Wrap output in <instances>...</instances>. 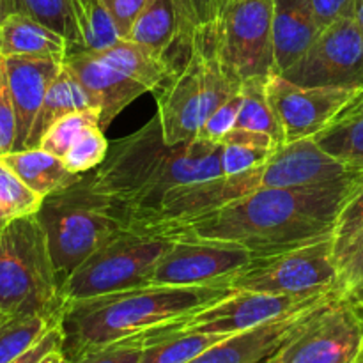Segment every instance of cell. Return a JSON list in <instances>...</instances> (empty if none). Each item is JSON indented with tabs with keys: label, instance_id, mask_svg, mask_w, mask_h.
<instances>
[{
	"label": "cell",
	"instance_id": "cell-4",
	"mask_svg": "<svg viewBox=\"0 0 363 363\" xmlns=\"http://www.w3.org/2000/svg\"><path fill=\"white\" fill-rule=\"evenodd\" d=\"M35 215L45 230L60 287L85 259L128 233L124 209L94 190L87 174L43 199Z\"/></svg>",
	"mask_w": 363,
	"mask_h": 363
},
{
	"label": "cell",
	"instance_id": "cell-16",
	"mask_svg": "<svg viewBox=\"0 0 363 363\" xmlns=\"http://www.w3.org/2000/svg\"><path fill=\"white\" fill-rule=\"evenodd\" d=\"M254 259L248 248L223 241L176 238L152 273L151 286H206L229 282Z\"/></svg>",
	"mask_w": 363,
	"mask_h": 363
},
{
	"label": "cell",
	"instance_id": "cell-20",
	"mask_svg": "<svg viewBox=\"0 0 363 363\" xmlns=\"http://www.w3.org/2000/svg\"><path fill=\"white\" fill-rule=\"evenodd\" d=\"M321 32L312 0H273V52L277 73L289 69Z\"/></svg>",
	"mask_w": 363,
	"mask_h": 363
},
{
	"label": "cell",
	"instance_id": "cell-38",
	"mask_svg": "<svg viewBox=\"0 0 363 363\" xmlns=\"http://www.w3.org/2000/svg\"><path fill=\"white\" fill-rule=\"evenodd\" d=\"M241 101H243V96L240 94L233 96L230 99H227L223 105H220L215 112L211 113L208 121L204 123V126L199 131L197 138L206 142H215V144H220L222 138L225 137L229 131H233L236 128L238 116H240Z\"/></svg>",
	"mask_w": 363,
	"mask_h": 363
},
{
	"label": "cell",
	"instance_id": "cell-19",
	"mask_svg": "<svg viewBox=\"0 0 363 363\" xmlns=\"http://www.w3.org/2000/svg\"><path fill=\"white\" fill-rule=\"evenodd\" d=\"M323 303L287 315L284 319L266 323L257 328L229 335L215 346L208 347L204 353L199 354L190 363H262L268 358L275 357L282 350L284 344L294 335V332L303 325L305 319Z\"/></svg>",
	"mask_w": 363,
	"mask_h": 363
},
{
	"label": "cell",
	"instance_id": "cell-18",
	"mask_svg": "<svg viewBox=\"0 0 363 363\" xmlns=\"http://www.w3.org/2000/svg\"><path fill=\"white\" fill-rule=\"evenodd\" d=\"M4 59V57H2ZM64 60L46 57H7L4 59L7 85L16 113V147H27L32 126L43 105L50 84L59 73Z\"/></svg>",
	"mask_w": 363,
	"mask_h": 363
},
{
	"label": "cell",
	"instance_id": "cell-22",
	"mask_svg": "<svg viewBox=\"0 0 363 363\" xmlns=\"http://www.w3.org/2000/svg\"><path fill=\"white\" fill-rule=\"evenodd\" d=\"M67 41L64 35L23 13H14L0 23V57H46L64 60Z\"/></svg>",
	"mask_w": 363,
	"mask_h": 363
},
{
	"label": "cell",
	"instance_id": "cell-50",
	"mask_svg": "<svg viewBox=\"0 0 363 363\" xmlns=\"http://www.w3.org/2000/svg\"><path fill=\"white\" fill-rule=\"evenodd\" d=\"M220 2H222V0H220ZM218 7H220V6H218Z\"/></svg>",
	"mask_w": 363,
	"mask_h": 363
},
{
	"label": "cell",
	"instance_id": "cell-40",
	"mask_svg": "<svg viewBox=\"0 0 363 363\" xmlns=\"http://www.w3.org/2000/svg\"><path fill=\"white\" fill-rule=\"evenodd\" d=\"M321 30L333 21L354 16V0H312Z\"/></svg>",
	"mask_w": 363,
	"mask_h": 363
},
{
	"label": "cell",
	"instance_id": "cell-28",
	"mask_svg": "<svg viewBox=\"0 0 363 363\" xmlns=\"http://www.w3.org/2000/svg\"><path fill=\"white\" fill-rule=\"evenodd\" d=\"M62 315L25 314L0 318V363H11L34 347Z\"/></svg>",
	"mask_w": 363,
	"mask_h": 363
},
{
	"label": "cell",
	"instance_id": "cell-8",
	"mask_svg": "<svg viewBox=\"0 0 363 363\" xmlns=\"http://www.w3.org/2000/svg\"><path fill=\"white\" fill-rule=\"evenodd\" d=\"M170 240L124 233L85 259L60 287L64 307L77 301L151 286Z\"/></svg>",
	"mask_w": 363,
	"mask_h": 363
},
{
	"label": "cell",
	"instance_id": "cell-26",
	"mask_svg": "<svg viewBox=\"0 0 363 363\" xmlns=\"http://www.w3.org/2000/svg\"><path fill=\"white\" fill-rule=\"evenodd\" d=\"M314 138L330 156L350 170H363V108L360 106H347Z\"/></svg>",
	"mask_w": 363,
	"mask_h": 363
},
{
	"label": "cell",
	"instance_id": "cell-21",
	"mask_svg": "<svg viewBox=\"0 0 363 363\" xmlns=\"http://www.w3.org/2000/svg\"><path fill=\"white\" fill-rule=\"evenodd\" d=\"M85 108H99L98 99L82 84L77 73L66 62H62L59 73L46 91L25 149L38 147L43 135L48 131V128L53 123L62 119L64 116H69V113Z\"/></svg>",
	"mask_w": 363,
	"mask_h": 363
},
{
	"label": "cell",
	"instance_id": "cell-41",
	"mask_svg": "<svg viewBox=\"0 0 363 363\" xmlns=\"http://www.w3.org/2000/svg\"><path fill=\"white\" fill-rule=\"evenodd\" d=\"M62 342H64V335H62V328H60V323L57 326H53L34 347L27 351L25 354H21L20 358H16L14 362L11 363H41L45 360L48 354L55 353V351L62 350Z\"/></svg>",
	"mask_w": 363,
	"mask_h": 363
},
{
	"label": "cell",
	"instance_id": "cell-36",
	"mask_svg": "<svg viewBox=\"0 0 363 363\" xmlns=\"http://www.w3.org/2000/svg\"><path fill=\"white\" fill-rule=\"evenodd\" d=\"M275 149L252 144H220V165L223 176H238L259 169L269 160Z\"/></svg>",
	"mask_w": 363,
	"mask_h": 363
},
{
	"label": "cell",
	"instance_id": "cell-11",
	"mask_svg": "<svg viewBox=\"0 0 363 363\" xmlns=\"http://www.w3.org/2000/svg\"><path fill=\"white\" fill-rule=\"evenodd\" d=\"M261 170L262 167H259L238 176H218L172 188L155 208L130 218L128 230L142 236L172 240L195 220L223 208L248 191L257 190Z\"/></svg>",
	"mask_w": 363,
	"mask_h": 363
},
{
	"label": "cell",
	"instance_id": "cell-5",
	"mask_svg": "<svg viewBox=\"0 0 363 363\" xmlns=\"http://www.w3.org/2000/svg\"><path fill=\"white\" fill-rule=\"evenodd\" d=\"M55 268L38 215L0 230V314L62 315Z\"/></svg>",
	"mask_w": 363,
	"mask_h": 363
},
{
	"label": "cell",
	"instance_id": "cell-23",
	"mask_svg": "<svg viewBox=\"0 0 363 363\" xmlns=\"http://www.w3.org/2000/svg\"><path fill=\"white\" fill-rule=\"evenodd\" d=\"M0 160L43 199L53 191H59L77 183L84 174H73L67 170L62 160L41 147L21 149L0 155Z\"/></svg>",
	"mask_w": 363,
	"mask_h": 363
},
{
	"label": "cell",
	"instance_id": "cell-17",
	"mask_svg": "<svg viewBox=\"0 0 363 363\" xmlns=\"http://www.w3.org/2000/svg\"><path fill=\"white\" fill-rule=\"evenodd\" d=\"M353 174L330 156L314 137L282 144L262 165L259 188H293L328 183Z\"/></svg>",
	"mask_w": 363,
	"mask_h": 363
},
{
	"label": "cell",
	"instance_id": "cell-13",
	"mask_svg": "<svg viewBox=\"0 0 363 363\" xmlns=\"http://www.w3.org/2000/svg\"><path fill=\"white\" fill-rule=\"evenodd\" d=\"M363 350V318L339 296L315 308L275 354L280 363H353Z\"/></svg>",
	"mask_w": 363,
	"mask_h": 363
},
{
	"label": "cell",
	"instance_id": "cell-6",
	"mask_svg": "<svg viewBox=\"0 0 363 363\" xmlns=\"http://www.w3.org/2000/svg\"><path fill=\"white\" fill-rule=\"evenodd\" d=\"M243 80L230 73L218 57L197 43L183 66L176 67L158 92V117L167 144L195 140L220 105L240 94Z\"/></svg>",
	"mask_w": 363,
	"mask_h": 363
},
{
	"label": "cell",
	"instance_id": "cell-24",
	"mask_svg": "<svg viewBox=\"0 0 363 363\" xmlns=\"http://www.w3.org/2000/svg\"><path fill=\"white\" fill-rule=\"evenodd\" d=\"M69 6L73 34L67 43V53L103 52L123 39L116 18L103 0H69Z\"/></svg>",
	"mask_w": 363,
	"mask_h": 363
},
{
	"label": "cell",
	"instance_id": "cell-29",
	"mask_svg": "<svg viewBox=\"0 0 363 363\" xmlns=\"http://www.w3.org/2000/svg\"><path fill=\"white\" fill-rule=\"evenodd\" d=\"M266 80H268V77H255L243 80V84H241L243 101H241L236 128L266 133L282 145V130H280V124L277 121L275 112H273L272 103H269Z\"/></svg>",
	"mask_w": 363,
	"mask_h": 363
},
{
	"label": "cell",
	"instance_id": "cell-31",
	"mask_svg": "<svg viewBox=\"0 0 363 363\" xmlns=\"http://www.w3.org/2000/svg\"><path fill=\"white\" fill-rule=\"evenodd\" d=\"M94 126L101 128V112H99V108L78 110V112L64 116L62 119L53 123L52 126L48 128V131L43 135L38 147L45 149V151L62 158L67 152V149H69L82 135H85Z\"/></svg>",
	"mask_w": 363,
	"mask_h": 363
},
{
	"label": "cell",
	"instance_id": "cell-32",
	"mask_svg": "<svg viewBox=\"0 0 363 363\" xmlns=\"http://www.w3.org/2000/svg\"><path fill=\"white\" fill-rule=\"evenodd\" d=\"M177 16V48H190L208 32L218 13L220 0H172Z\"/></svg>",
	"mask_w": 363,
	"mask_h": 363
},
{
	"label": "cell",
	"instance_id": "cell-43",
	"mask_svg": "<svg viewBox=\"0 0 363 363\" xmlns=\"http://www.w3.org/2000/svg\"><path fill=\"white\" fill-rule=\"evenodd\" d=\"M18 13V2L16 0H0V23L6 20L11 14Z\"/></svg>",
	"mask_w": 363,
	"mask_h": 363
},
{
	"label": "cell",
	"instance_id": "cell-9",
	"mask_svg": "<svg viewBox=\"0 0 363 363\" xmlns=\"http://www.w3.org/2000/svg\"><path fill=\"white\" fill-rule=\"evenodd\" d=\"M241 80L277 73L273 0H222L211 27L197 39Z\"/></svg>",
	"mask_w": 363,
	"mask_h": 363
},
{
	"label": "cell",
	"instance_id": "cell-45",
	"mask_svg": "<svg viewBox=\"0 0 363 363\" xmlns=\"http://www.w3.org/2000/svg\"><path fill=\"white\" fill-rule=\"evenodd\" d=\"M354 20L363 30V0H354Z\"/></svg>",
	"mask_w": 363,
	"mask_h": 363
},
{
	"label": "cell",
	"instance_id": "cell-12",
	"mask_svg": "<svg viewBox=\"0 0 363 363\" xmlns=\"http://www.w3.org/2000/svg\"><path fill=\"white\" fill-rule=\"evenodd\" d=\"M335 291L315 296H286V294L257 293V291H233L229 296L216 303L195 312L190 318L174 325L163 326L147 333V337L165 335L177 332H202V333H234L257 328L266 323L284 319L296 312L307 311L323 301L330 300Z\"/></svg>",
	"mask_w": 363,
	"mask_h": 363
},
{
	"label": "cell",
	"instance_id": "cell-44",
	"mask_svg": "<svg viewBox=\"0 0 363 363\" xmlns=\"http://www.w3.org/2000/svg\"><path fill=\"white\" fill-rule=\"evenodd\" d=\"M41 363H73V362L67 360V358L64 357L62 350H60V351H55V353L48 354V357H46Z\"/></svg>",
	"mask_w": 363,
	"mask_h": 363
},
{
	"label": "cell",
	"instance_id": "cell-30",
	"mask_svg": "<svg viewBox=\"0 0 363 363\" xmlns=\"http://www.w3.org/2000/svg\"><path fill=\"white\" fill-rule=\"evenodd\" d=\"M41 204V195L32 191L0 160V230L14 220L38 213Z\"/></svg>",
	"mask_w": 363,
	"mask_h": 363
},
{
	"label": "cell",
	"instance_id": "cell-37",
	"mask_svg": "<svg viewBox=\"0 0 363 363\" xmlns=\"http://www.w3.org/2000/svg\"><path fill=\"white\" fill-rule=\"evenodd\" d=\"M145 346V335L130 337L96 347L78 357L73 363H138Z\"/></svg>",
	"mask_w": 363,
	"mask_h": 363
},
{
	"label": "cell",
	"instance_id": "cell-39",
	"mask_svg": "<svg viewBox=\"0 0 363 363\" xmlns=\"http://www.w3.org/2000/svg\"><path fill=\"white\" fill-rule=\"evenodd\" d=\"M16 147V113L7 85L4 59L0 57V155L14 151Z\"/></svg>",
	"mask_w": 363,
	"mask_h": 363
},
{
	"label": "cell",
	"instance_id": "cell-49",
	"mask_svg": "<svg viewBox=\"0 0 363 363\" xmlns=\"http://www.w3.org/2000/svg\"><path fill=\"white\" fill-rule=\"evenodd\" d=\"M2 315H4V314H0V318H2Z\"/></svg>",
	"mask_w": 363,
	"mask_h": 363
},
{
	"label": "cell",
	"instance_id": "cell-15",
	"mask_svg": "<svg viewBox=\"0 0 363 363\" xmlns=\"http://www.w3.org/2000/svg\"><path fill=\"white\" fill-rule=\"evenodd\" d=\"M266 91L282 130V144H289L321 133L363 89L307 87L273 73L266 80Z\"/></svg>",
	"mask_w": 363,
	"mask_h": 363
},
{
	"label": "cell",
	"instance_id": "cell-34",
	"mask_svg": "<svg viewBox=\"0 0 363 363\" xmlns=\"http://www.w3.org/2000/svg\"><path fill=\"white\" fill-rule=\"evenodd\" d=\"M108 140L99 126L91 128L85 135H82L62 156L64 165L73 174H87L92 172L96 167L101 165L108 152Z\"/></svg>",
	"mask_w": 363,
	"mask_h": 363
},
{
	"label": "cell",
	"instance_id": "cell-48",
	"mask_svg": "<svg viewBox=\"0 0 363 363\" xmlns=\"http://www.w3.org/2000/svg\"><path fill=\"white\" fill-rule=\"evenodd\" d=\"M262 363H280V362L277 360V357H272V358H268V360H264Z\"/></svg>",
	"mask_w": 363,
	"mask_h": 363
},
{
	"label": "cell",
	"instance_id": "cell-3",
	"mask_svg": "<svg viewBox=\"0 0 363 363\" xmlns=\"http://www.w3.org/2000/svg\"><path fill=\"white\" fill-rule=\"evenodd\" d=\"M229 282L206 286H147L66 305L60 318L62 353L74 362L87 351L147 335L190 318L233 293Z\"/></svg>",
	"mask_w": 363,
	"mask_h": 363
},
{
	"label": "cell",
	"instance_id": "cell-35",
	"mask_svg": "<svg viewBox=\"0 0 363 363\" xmlns=\"http://www.w3.org/2000/svg\"><path fill=\"white\" fill-rule=\"evenodd\" d=\"M18 13L34 18L39 23L46 25L64 35L69 43L73 34V16H71L69 0H16Z\"/></svg>",
	"mask_w": 363,
	"mask_h": 363
},
{
	"label": "cell",
	"instance_id": "cell-1",
	"mask_svg": "<svg viewBox=\"0 0 363 363\" xmlns=\"http://www.w3.org/2000/svg\"><path fill=\"white\" fill-rule=\"evenodd\" d=\"M357 172L328 183L257 188L195 220L176 238L236 243L254 257L277 254L333 234Z\"/></svg>",
	"mask_w": 363,
	"mask_h": 363
},
{
	"label": "cell",
	"instance_id": "cell-14",
	"mask_svg": "<svg viewBox=\"0 0 363 363\" xmlns=\"http://www.w3.org/2000/svg\"><path fill=\"white\" fill-rule=\"evenodd\" d=\"M307 87L363 89V30L354 18L323 28L311 48L280 73Z\"/></svg>",
	"mask_w": 363,
	"mask_h": 363
},
{
	"label": "cell",
	"instance_id": "cell-10",
	"mask_svg": "<svg viewBox=\"0 0 363 363\" xmlns=\"http://www.w3.org/2000/svg\"><path fill=\"white\" fill-rule=\"evenodd\" d=\"M339 266L333 248V234L308 241L277 254L254 257L230 277L234 291L315 296L335 291Z\"/></svg>",
	"mask_w": 363,
	"mask_h": 363
},
{
	"label": "cell",
	"instance_id": "cell-7",
	"mask_svg": "<svg viewBox=\"0 0 363 363\" xmlns=\"http://www.w3.org/2000/svg\"><path fill=\"white\" fill-rule=\"evenodd\" d=\"M64 62L98 99L103 131L128 105L176 71L170 57L124 38L103 52L67 53Z\"/></svg>",
	"mask_w": 363,
	"mask_h": 363
},
{
	"label": "cell",
	"instance_id": "cell-2",
	"mask_svg": "<svg viewBox=\"0 0 363 363\" xmlns=\"http://www.w3.org/2000/svg\"><path fill=\"white\" fill-rule=\"evenodd\" d=\"M92 188L121 206L126 218L155 208L167 191L223 176L220 144L201 138L170 145L158 117L112 142L105 162L87 172Z\"/></svg>",
	"mask_w": 363,
	"mask_h": 363
},
{
	"label": "cell",
	"instance_id": "cell-47",
	"mask_svg": "<svg viewBox=\"0 0 363 363\" xmlns=\"http://www.w3.org/2000/svg\"><path fill=\"white\" fill-rule=\"evenodd\" d=\"M353 363H363V350L360 351V354H358L357 358H354V362Z\"/></svg>",
	"mask_w": 363,
	"mask_h": 363
},
{
	"label": "cell",
	"instance_id": "cell-42",
	"mask_svg": "<svg viewBox=\"0 0 363 363\" xmlns=\"http://www.w3.org/2000/svg\"><path fill=\"white\" fill-rule=\"evenodd\" d=\"M103 2L108 7L110 13L113 14L124 38L128 34V30H130L135 16L140 13V9L145 6L147 0H103Z\"/></svg>",
	"mask_w": 363,
	"mask_h": 363
},
{
	"label": "cell",
	"instance_id": "cell-46",
	"mask_svg": "<svg viewBox=\"0 0 363 363\" xmlns=\"http://www.w3.org/2000/svg\"><path fill=\"white\" fill-rule=\"evenodd\" d=\"M350 105H351V106H360V108H363V91L360 92V94L357 96V98L353 99V101L350 103Z\"/></svg>",
	"mask_w": 363,
	"mask_h": 363
},
{
	"label": "cell",
	"instance_id": "cell-27",
	"mask_svg": "<svg viewBox=\"0 0 363 363\" xmlns=\"http://www.w3.org/2000/svg\"><path fill=\"white\" fill-rule=\"evenodd\" d=\"M229 335L223 333L177 332L147 337L138 363H190L208 347L215 346Z\"/></svg>",
	"mask_w": 363,
	"mask_h": 363
},
{
	"label": "cell",
	"instance_id": "cell-25",
	"mask_svg": "<svg viewBox=\"0 0 363 363\" xmlns=\"http://www.w3.org/2000/svg\"><path fill=\"white\" fill-rule=\"evenodd\" d=\"M177 16L172 0H147L124 39L170 57L176 45Z\"/></svg>",
	"mask_w": 363,
	"mask_h": 363
},
{
	"label": "cell",
	"instance_id": "cell-33",
	"mask_svg": "<svg viewBox=\"0 0 363 363\" xmlns=\"http://www.w3.org/2000/svg\"><path fill=\"white\" fill-rule=\"evenodd\" d=\"M339 280L335 293L340 300L353 305L363 318V238L354 241L337 257Z\"/></svg>",
	"mask_w": 363,
	"mask_h": 363
}]
</instances>
